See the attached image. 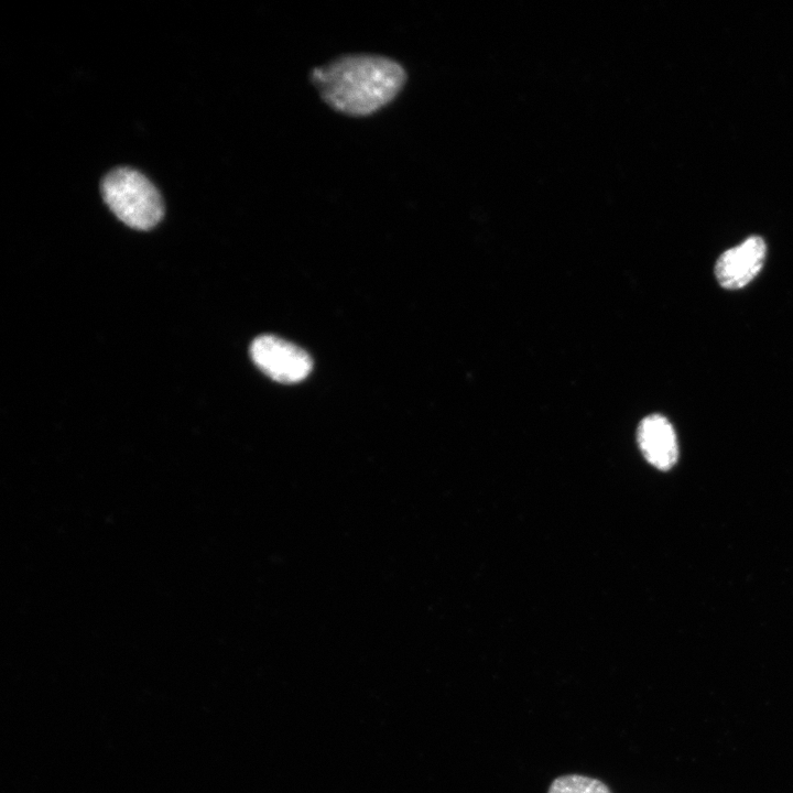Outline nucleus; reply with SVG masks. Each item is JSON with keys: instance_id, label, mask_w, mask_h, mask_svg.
<instances>
[{"instance_id": "1", "label": "nucleus", "mask_w": 793, "mask_h": 793, "mask_svg": "<svg viewBox=\"0 0 793 793\" xmlns=\"http://www.w3.org/2000/svg\"><path fill=\"white\" fill-rule=\"evenodd\" d=\"M311 79L324 101L349 116L371 115L400 93L403 66L377 54H348L315 67Z\"/></svg>"}, {"instance_id": "2", "label": "nucleus", "mask_w": 793, "mask_h": 793, "mask_svg": "<svg viewBox=\"0 0 793 793\" xmlns=\"http://www.w3.org/2000/svg\"><path fill=\"white\" fill-rule=\"evenodd\" d=\"M101 192L111 211L131 228L151 229L163 217L159 191L133 169L119 167L108 173L101 183Z\"/></svg>"}, {"instance_id": "3", "label": "nucleus", "mask_w": 793, "mask_h": 793, "mask_svg": "<svg viewBox=\"0 0 793 793\" xmlns=\"http://www.w3.org/2000/svg\"><path fill=\"white\" fill-rule=\"evenodd\" d=\"M250 356L262 372L281 383L300 382L313 368L305 350L273 335L257 337L250 346Z\"/></svg>"}, {"instance_id": "4", "label": "nucleus", "mask_w": 793, "mask_h": 793, "mask_svg": "<svg viewBox=\"0 0 793 793\" xmlns=\"http://www.w3.org/2000/svg\"><path fill=\"white\" fill-rule=\"evenodd\" d=\"M765 253V242L758 236L748 237L740 245L726 250L715 264L718 283L727 290L746 286L762 269Z\"/></svg>"}, {"instance_id": "5", "label": "nucleus", "mask_w": 793, "mask_h": 793, "mask_svg": "<svg viewBox=\"0 0 793 793\" xmlns=\"http://www.w3.org/2000/svg\"><path fill=\"white\" fill-rule=\"evenodd\" d=\"M637 441L644 458L655 468L669 470L676 464L677 438L665 416L651 414L644 417L638 426Z\"/></svg>"}, {"instance_id": "6", "label": "nucleus", "mask_w": 793, "mask_h": 793, "mask_svg": "<svg viewBox=\"0 0 793 793\" xmlns=\"http://www.w3.org/2000/svg\"><path fill=\"white\" fill-rule=\"evenodd\" d=\"M547 793H611L601 781L580 775L566 774L556 778L550 785Z\"/></svg>"}]
</instances>
